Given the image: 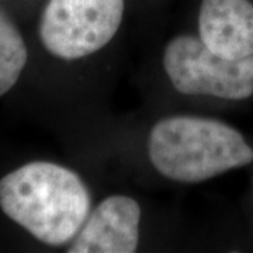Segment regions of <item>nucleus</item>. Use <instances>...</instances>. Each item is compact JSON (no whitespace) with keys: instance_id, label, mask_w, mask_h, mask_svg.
I'll use <instances>...</instances> for the list:
<instances>
[{"instance_id":"obj_6","label":"nucleus","mask_w":253,"mask_h":253,"mask_svg":"<svg viewBox=\"0 0 253 253\" xmlns=\"http://www.w3.org/2000/svg\"><path fill=\"white\" fill-rule=\"evenodd\" d=\"M199 31L201 40L221 56H253V4L249 0H203Z\"/></svg>"},{"instance_id":"obj_5","label":"nucleus","mask_w":253,"mask_h":253,"mask_svg":"<svg viewBox=\"0 0 253 253\" xmlns=\"http://www.w3.org/2000/svg\"><path fill=\"white\" fill-rule=\"evenodd\" d=\"M141 207L128 196H111L89 214L69 253H134L139 242Z\"/></svg>"},{"instance_id":"obj_7","label":"nucleus","mask_w":253,"mask_h":253,"mask_svg":"<svg viewBox=\"0 0 253 253\" xmlns=\"http://www.w3.org/2000/svg\"><path fill=\"white\" fill-rule=\"evenodd\" d=\"M27 58V46L18 28L0 10V97L17 83Z\"/></svg>"},{"instance_id":"obj_2","label":"nucleus","mask_w":253,"mask_h":253,"mask_svg":"<svg viewBox=\"0 0 253 253\" xmlns=\"http://www.w3.org/2000/svg\"><path fill=\"white\" fill-rule=\"evenodd\" d=\"M154 168L166 179L201 183L253 162V149L234 126L214 118L172 116L148 138Z\"/></svg>"},{"instance_id":"obj_1","label":"nucleus","mask_w":253,"mask_h":253,"mask_svg":"<svg viewBox=\"0 0 253 253\" xmlns=\"http://www.w3.org/2000/svg\"><path fill=\"white\" fill-rule=\"evenodd\" d=\"M90 193L72 169L30 162L0 180V208L36 239L49 246L72 241L90 214Z\"/></svg>"},{"instance_id":"obj_3","label":"nucleus","mask_w":253,"mask_h":253,"mask_svg":"<svg viewBox=\"0 0 253 253\" xmlns=\"http://www.w3.org/2000/svg\"><path fill=\"white\" fill-rule=\"evenodd\" d=\"M163 68L183 94L244 100L253 94V56L229 59L214 52L201 37L180 34L168 42Z\"/></svg>"},{"instance_id":"obj_4","label":"nucleus","mask_w":253,"mask_h":253,"mask_svg":"<svg viewBox=\"0 0 253 253\" xmlns=\"http://www.w3.org/2000/svg\"><path fill=\"white\" fill-rule=\"evenodd\" d=\"M123 17L124 0H49L40 21V37L49 54L75 61L107 45Z\"/></svg>"}]
</instances>
